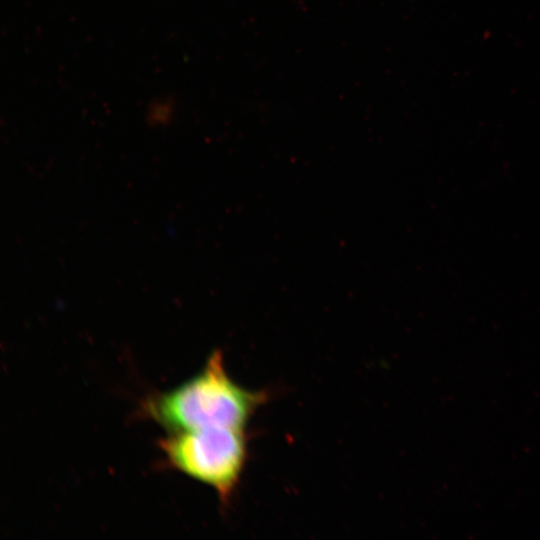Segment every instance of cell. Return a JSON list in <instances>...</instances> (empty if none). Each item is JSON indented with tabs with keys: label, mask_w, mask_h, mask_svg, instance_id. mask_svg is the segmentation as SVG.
<instances>
[{
	"label": "cell",
	"mask_w": 540,
	"mask_h": 540,
	"mask_svg": "<svg viewBox=\"0 0 540 540\" xmlns=\"http://www.w3.org/2000/svg\"><path fill=\"white\" fill-rule=\"evenodd\" d=\"M267 396L236 384L225 370L222 353L215 350L199 373L150 397L144 411L169 433L209 427L244 430Z\"/></svg>",
	"instance_id": "obj_1"
},
{
	"label": "cell",
	"mask_w": 540,
	"mask_h": 540,
	"mask_svg": "<svg viewBox=\"0 0 540 540\" xmlns=\"http://www.w3.org/2000/svg\"><path fill=\"white\" fill-rule=\"evenodd\" d=\"M168 465L231 500L247 460L244 430L209 427L169 433L160 441Z\"/></svg>",
	"instance_id": "obj_2"
},
{
	"label": "cell",
	"mask_w": 540,
	"mask_h": 540,
	"mask_svg": "<svg viewBox=\"0 0 540 540\" xmlns=\"http://www.w3.org/2000/svg\"><path fill=\"white\" fill-rule=\"evenodd\" d=\"M177 110L174 98L170 96H159L153 98L146 107L145 116L147 122L152 126H162L170 123Z\"/></svg>",
	"instance_id": "obj_3"
}]
</instances>
